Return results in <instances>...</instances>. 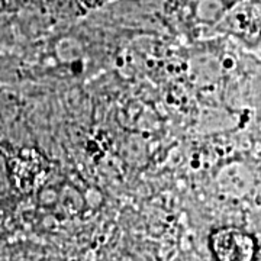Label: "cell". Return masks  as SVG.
Instances as JSON below:
<instances>
[{
	"label": "cell",
	"mask_w": 261,
	"mask_h": 261,
	"mask_svg": "<svg viewBox=\"0 0 261 261\" xmlns=\"http://www.w3.org/2000/svg\"><path fill=\"white\" fill-rule=\"evenodd\" d=\"M209 245L218 261H254L257 252L254 237L232 226L215 229Z\"/></svg>",
	"instance_id": "obj_1"
}]
</instances>
